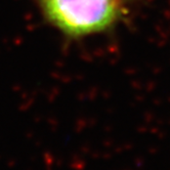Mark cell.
Listing matches in <instances>:
<instances>
[{
	"label": "cell",
	"mask_w": 170,
	"mask_h": 170,
	"mask_svg": "<svg viewBox=\"0 0 170 170\" xmlns=\"http://www.w3.org/2000/svg\"><path fill=\"white\" fill-rule=\"evenodd\" d=\"M44 18L70 38L110 30L136 0H33Z\"/></svg>",
	"instance_id": "6da1fadb"
}]
</instances>
